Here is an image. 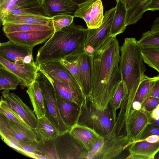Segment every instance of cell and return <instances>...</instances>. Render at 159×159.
Returning <instances> with one entry per match:
<instances>
[{
	"label": "cell",
	"mask_w": 159,
	"mask_h": 159,
	"mask_svg": "<svg viewBox=\"0 0 159 159\" xmlns=\"http://www.w3.org/2000/svg\"><path fill=\"white\" fill-rule=\"evenodd\" d=\"M118 41L111 37L92 55V91L88 99L97 109L107 108L121 81Z\"/></svg>",
	"instance_id": "1"
},
{
	"label": "cell",
	"mask_w": 159,
	"mask_h": 159,
	"mask_svg": "<svg viewBox=\"0 0 159 159\" xmlns=\"http://www.w3.org/2000/svg\"><path fill=\"white\" fill-rule=\"evenodd\" d=\"M87 29L73 23L55 31L52 37L39 48L36 55V65L60 60L72 53L84 50Z\"/></svg>",
	"instance_id": "2"
},
{
	"label": "cell",
	"mask_w": 159,
	"mask_h": 159,
	"mask_svg": "<svg viewBox=\"0 0 159 159\" xmlns=\"http://www.w3.org/2000/svg\"><path fill=\"white\" fill-rule=\"evenodd\" d=\"M142 45L135 38H126L120 48L119 68L124 92L135 94L146 70Z\"/></svg>",
	"instance_id": "3"
},
{
	"label": "cell",
	"mask_w": 159,
	"mask_h": 159,
	"mask_svg": "<svg viewBox=\"0 0 159 159\" xmlns=\"http://www.w3.org/2000/svg\"><path fill=\"white\" fill-rule=\"evenodd\" d=\"M117 118L116 112L109 104L102 111L86 99L82 107L77 124L91 128L103 137H112L116 136L115 128Z\"/></svg>",
	"instance_id": "4"
},
{
	"label": "cell",
	"mask_w": 159,
	"mask_h": 159,
	"mask_svg": "<svg viewBox=\"0 0 159 159\" xmlns=\"http://www.w3.org/2000/svg\"><path fill=\"white\" fill-rule=\"evenodd\" d=\"M36 80L39 82L44 98L45 116L58 131L60 136H62L71 128L65 123L61 117L56 100V91L52 84L41 71L39 70Z\"/></svg>",
	"instance_id": "5"
},
{
	"label": "cell",
	"mask_w": 159,
	"mask_h": 159,
	"mask_svg": "<svg viewBox=\"0 0 159 159\" xmlns=\"http://www.w3.org/2000/svg\"><path fill=\"white\" fill-rule=\"evenodd\" d=\"M132 144L126 135L103 137L88 152L87 159L114 158Z\"/></svg>",
	"instance_id": "6"
},
{
	"label": "cell",
	"mask_w": 159,
	"mask_h": 159,
	"mask_svg": "<svg viewBox=\"0 0 159 159\" xmlns=\"http://www.w3.org/2000/svg\"><path fill=\"white\" fill-rule=\"evenodd\" d=\"M115 12V7L105 11L101 25L98 28L87 29V33L84 50L92 55L111 37V30Z\"/></svg>",
	"instance_id": "7"
},
{
	"label": "cell",
	"mask_w": 159,
	"mask_h": 159,
	"mask_svg": "<svg viewBox=\"0 0 159 159\" xmlns=\"http://www.w3.org/2000/svg\"><path fill=\"white\" fill-rule=\"evenodd\" d=\"M0 67L11 72L21 81V88L28 87L36 80L39 72L34 61L30 63H17L9 61L0 57Z\"/></svg>",
	"instance_id": "8"
},
{
	"label": "cell",
	"mask_w": 159,
	"mask_h": 159,
	"mask_svg": "<svg viewBox=\"0 0 159 159\" xmlns=\"http://www.w3.org/2000/svg\"><path fill=\"white\" fill-rule=\"evenodd\" d=\"M104 16L101 0H89L79 4L74 16L83 19L88 28L90 29L99 28L102 23Z\"/></svg>",
	"instance_id": "9"
},
{
	"label": "cell",
	"mask_w": 159,
	"mask_h": 159,
	"mask_svg": "<svg viewBox=\"0 0 159 159\" xmlns=\"http://www.w3.org/2000/svg\"><path fill=\"white\" fill-rule=\"evenodd\" d=\"M150 114L142 109H132L125 121L126 135L133 143L140 139L147 125L150 123Z\"/></svg>",
	"instance_id": "10"
},
{
	"label": "cell",
	"mask_w": 159,
	"mask_h": 159,
	"mask_svg": "<svg viewBox=\"0 0 159 159\" xmlns=\"http://www.w3.org/2000/svg\"><path fill=\"white\" fill-rule=\"evenodd\" d=\"M33 48L9 40L0 44V57L12 62L30 63L34 61Z\"/></svg>",
	"instance_id": "11"
},
{
	"label": "cell",
	"mask_w": 159,
	"mask_h": 159,
	"mask_svg": "<svg viewBox=\"0 0 159 159\" xmlns=\"http://www.w3.org/2000/svg\"><path fill=\"white\" fill-rule=\"evenodd\" d=\"M1 99L4 100L24 121L34 129L37 126L38 120L32 111L19 97L11 93L9 89H4L2 92Z\"/></svg>",
	"instance_id": "12"
},
{
	"label": "cell",
	"mask_w": 159,
	"mask_h": 159,
	"mask_svg": "<svg viewBox=\"0 0 159 159\" xmlns=\"http://www.w3.org/2000/svg\"><path fill=\"white\" fill-rule=\"evenodd\" d=\"M38 66L39 71L59 80L84 95L74 77L60 61L44 62Z\"/></svg>",
	"instance_id": "13"
},
{
	"label": "cell",
	"mask_w": 159,
	"mask_h": 159,
	"mask_svg": "<svg viewBox=\"0 0 159 159\" xmlns=\"http://www.w3.org/2000/svg\"><path fill=\"white\" fill-rule=\"evenodd\" d=\"M54 30L16 32L5 34L9 40L32 48L48 41Z\"/></svg>",
	"instance_id": "14"
},
{
	"label": "cell",
	"mask_w": 159,
	"mask_h": 159,
	"mask_svg": "<svg viewBox=\"0 0 159 159\" xmlns=\"http://www.w3.org/2000/svg\"><path fill=\"white\" fill-rule=\"evenodd\" d=\"M69 133L88 152L103 137L91 128L77 124L71 128Z\"/></svg>",
	"instance_id": "15"
},
{
	"label": "cell",
	"mask_w": 159,
	"mask_h": 159,
	"mask_svg": "<svg viewBox=\"0 0 159 159\" xmlns=\"http://www.w3.org/2000/svg\"><path fill=\"white\" fill-rule=\"evenodd\" d=\"M41 5L48 17L67 15L74 16L79 5L70 0H40Z\"/></svg>",
	"instance_id": "16"
},
{
	"label": "cell",
	"mask_w": 159,
	"mask_h": 159,
	"mask_svg": "<svg viewBox=\"0 0 159 159\" xmlns=\"http://www.w3.org/2000/svg\"><path fill=\"white\" fill-rule=\"evenodd\" d=\"M56 98L62 120L67 126L71 128L77 123L82 106L66 100L57 92Z\"/></svg>",
	"instance_id": "17"
},
{
	"label": "cell",
	"mask_w": 159,
	"mask_h": 159,
	"mask_svg": "<svg viewBox=\"0 0 159 159\" xmlns=\"http://www.w3.org/2000/svg\"><path fill=\"white\" fill-rule=\"evenodd\" d=\"M128 159H154L159 152V142L150 143L136 141L132 143L128 150Z\"/></svg>",
	"instance_id": "18"
},
{
	"label": "cell",
	"mask_w": 159,
	"mask_h": 159,
	"mask_svg": "<svg viewBox=\"0 0 159 159\" xmlns=\"http://www.w3.org/2000/svg\"><path fill=\"white\" fill-rule=\"evenodd\" d=\"M43 73L52 84L57 92L61 97L81 106L84 105L86 98L82 93L59 80Z\"/></svg>",
	"instance_id": "19"
},
{
	"label": "cell",
	"mask_w": 159,
	"mask_h": 159,
	"mask_svg": "<svg viewBox=\"0 0 159 159\" xmlns=\"http://www.w3.org/2000/svg\"><path fill=\"white\" fill-rule=\"evenodd\" d=\"M80 68L83 93L87 99L92 91V55L84 51L80 58Z\"/></svg>",
	"instance_id": "20"
},
{
	"label": "cell",
	"mask_w": 159,
	"mask_h": 159,
	"mask_svg": "<svg viewBox=\"0 0 159 159\" xmlns=\"http://www.w3.org/2000/svg\"><path fill=\"white\" fill-rule=\"evenodd\" d=\"M0 20L2 25L11 24L52 25L51 18L41 16L18 15L7 13L0 19Z\"/></svg>",
	"instance_id": "21"
},
{
	"label": "cell",
	"mask_w": 159,
	"mask_h": 159,
	"mask_svg": "<svg viewBox=\"0 0 159 159\" xmlns=\"http://www.w3.org/2000/svg\"><path fill=\"white\" fill-rule=\"evenodd\" d=\"M26 91L38 119L45 115L44 98L38 81L36 80L28 87Z\"/></svg>",
	"instance_id": "22"
},
{
	"label": "cell",
	"mask_w": 159,
	"mask_h": 159,
	"mask_svg": "<svg viewBox=\"0 0 159 159\" xmlns=\"http://www.w3.org/2000/svg\"><path fill=\"white\" fill-rule=\"evenodd\" d=\"M2 116L8 130L16 140H37V136L34 129L12 121Z\"/></svg>",
	"instance_id": "23"
},
{
	"label": "cell",
	"mask_w": 159,
	"mask_h": 159,
	"mask_svg": "<svg viewBox=\"0 0 159 159\" xmlns=\"http://www.w3.org/2000/svg\"><path fill=\"white\" fill-rule=\"evenodd\" d=\"M127 9L121 0L117 2L111 30V37H116L126 29L125 20Z\"/></svg>",
	"instance_id": "24"
},
{
	"label": "cell",
	"mask_w": 159,
	"mask_h": 159,
	"mask_svg": "<svg viewBox=\"0 0 159 159\" xmlns=\"http://www.w3.org/2000/svg\"><path fill=\"white\" fill-rule=\"evenodd\" d=\"M38 120L37 126L34 130L41 140H53L60 136L58 131L45 116Z\"/></svg>",
	"instance_id": "25"
},
{
	"label": "cell",
	"mask_w": 159,
	"mask_h": 159,
	"mask_svg": "<svg viewBox=\"0 0 159 159\" xmlns=\"http://www.w3.org/2000/svg\"><path fill=\"white\" fill-rule=\"evenodd\" d=\"M84 51L83 49L78 50L59 60L72 75L83 93L82 82L80 72V58Z\"/></svg>",
	"instance_id": "26"
},
{
	"label": "cell",
	"mask_w": 159,
	"mask_h": 159,
	"mask_svg": "<svg viewBox=\"0 0 159 159\" xmlns=\"http://www.w3.org/2000/svg\"><path fill=\"white\" fill-rule=\"evenodd\" d=\"M152 0H138L131 8L127 10L126 25L136 23L142 17Z\"/></svg>",
	"instance_id": "27"
},
{
	"label": "cell",
	"mask_w": 159,
	"mask_h": 159,
	"mask_svg": "<svg viewBox=\"0 0 159 159\" xmlns=\"http://www.w3.org/2000/svg\"><path fill=\"white\" fill-rule=\"evenodd\" d=\"M40 5V0H0V17L11 8H30Z\"/></svg>",
	"instance_id": "28"
},
{
	"label": "cell",
	"mask_w": 159,
	"mask_h": 159,
	"mask_svg": "<svg viewBox=\"0 0 159 159\" xmlns=\"http://www.w3.org/2000/svg\"><path fill=\"white\" fill-rule=\"evenodd\" d=\"M3 30L5 34L16 32L54 30L52 25L5 24Z\"/></svg>",
	"instance_id": "29"
},
{
	"label": "cell",
	"mask_w": 159,
	"mask_h": 159,
	"mask_svg": "<svg viewBox=\"0 0 159 159\" xmlns=\"http://www.w3.org/2000/svg\"><path fill=\"white\" fill-rule=\"evenodd\" d=\"M21 81L11 72L0 67V89L15 90Z\"/></svg>",
	"instance_id": "30"
},
{
	"label": "cell",
	"mask_w": 159,
	"mask_h": 159,
	"mask_svg": "<svg viewBox=\"0 0 159 159\" xmlns=\"http://www.w3.org/2000/svg\"><path fill=\"white\" fill-rule=\"evenodd\" d=\"M159 78V75L150 77L145 75L136 92L134 101L140 102L141 104L148 97L149 91L155 81Z\"/></svg>",
	"instance_id": "31"
},
{
	"label": "cell",
	"mask_w": 159,
	"mask_h": 159,
	"mask_svg": "<svg viewBox=\"0 0 159 159\" xmlns=\"http://www.w3.org/2000/svg\"><path fill=\"white\" fill-rule=\"evenodd\" d=\"M0 134L2 139L9 146L22 153V150L16 140L11 134L7 127L2 115L0 114Z\"/></svg>",
	"instance_id": "32"
},
{
	"label": "cell",
	"mask_w": 159,
	"mask_h": 159,
	"mask_svg": "<svg viewBox=\"0 0 159 159\" xmlns=\"http://www.w3.org/2000/svg\"><path fill=\"white\" fill-rule=\"evenodd\" d=\"M142 55L145 63L155 69L159 73V50L153 48H143Z\"/></svg>",
	"instance_id": "33"
},
{
	"label": "cell",
	"mask_w": 159,
	"mask_h": 159,
	"mask_svg": "<svg viewBox=\"0 0 159 159\" xmlns=\"http://www.w3.org/2000/svg\"><path fill=\"white\" fill-rule=\"evenodd\" d=\"M7 13L18 15L41 16L48 17L44 9L41 5L35 7L30 8H11L7 10L3 16Z\"/></svg>",
	"instance_id": "34"
},
{
	"label": "cell",
	"mask_w": 159,
	"mask_h": 159,
	"mask_svg": "<svg viewBox=\"0 0 159 159\" xmlns=\"http://www.w3.org/2000/svg\"><path fill=\"white\" fill-rule=\"evenodd\" d=\"M0 113L12 121L19 123L27 128H31L26 124L4 100L1 99L0 103Z\"/></svg>",
	"instance_id": "35"
},
{
	"label": "cell",
	"mask_w": 159,
	"mask_h": 159,
	"mask_svg": "<svg viewBox=\"0 0 159 159\" xmlns=\"http://www.w3.org/2000/svg\"><path fill=\"white\" fill-rule=\"evenodd\" d=\"M138 41L143 48H153L159 50V35L152 34L150 30L143 33Z\"/></svg>",
	"instance_id": "36"
},
{
	"label": "cell",
	"mask_w": 159,
	"mask_h": 159,
	"mask_svg": "<svg viewBox=\"0 0 159 159\" xmlns=\"http://www.w3.org/2000/svg\"><path fill=\"white\" fill-rule=\"evenodd\" d=\"M19 145L22 150V154L33 158L34 154L43 155L42 152L38 148L37 140L18 141Z\"/></svg>",
	"instance_id": "37"
},
{
	"label": "cell",
	"mask_w": 159,
	"mask_h": 159,
	"mask_svg": "<svg viewBox=\"0 0 159 159\" xmlns=\"http://www.w3.org/2000/svg\"><path fill=\"white\" fill-rule=\"evenodd\" d=\"M72 16L61 15L51 18V24L55 31H58L73 23L74 18Z\"/></svg>",
	"instance_id": "38"
},
{
	"label": "cell",
	"mask_w": 159,
	"mask_h": 159,
	"mask_svg": "<svg viewBox=\"0 0 159 159\" xmlns=\"http://www.w3.org/2000/svg\"><path fill=\"white\" fill-rule=\"evenodd\" d=\"M124 89L123 82H120L114 91L109 104L115 111L120 108L124 94Z\"/></svg>",
	"instance_id": "39"
},
{
	"label": "cell",
	"mask_w": 159,
	"mask_h": 159,
	"mask_svg": "<svg viewBox=\"0 0 159 159\" xmlns=\"http://www.w3.org/2000/svg\"><path fill=\"white\" fill-rule=\"evenodd\" d=\"M159 104V98L149 97L147 98L142 104L141 108L148 112H151L156 108Z\"/></svg>",
	"instance_id": "40"
},
{
	"label": "cell",
	"mask_w": 159,
	"mask_h": 159,
	"mask_svg": "<svg viewBox=\"0 0 159 159\" xmlns=\"http://www.w3.org/2000/svg\"><path fill=\"white\" fill-rule=\"evenodd\" d=\"M152 135H159V126L150 123L146 126L139 140H141Z\"/></svg>",
	"instance_id": "41"
},
{
	"label": "cell",
	"mask_w": 159,
	"mask_h": 159,
	"mask_svg": "<svg viewBox=\"0 0 159 159\" xmlns=\"http://www.w3.org/2000/svg\"><path fill=\"white\" fill-rule=\"evenodd\" d=\"M154 97L159 99V78L154 82L149 92L148 97Z\"/></svg>",
	"instance_id": "42"
},
{
	"label": "cell",
	"mask_w": 159,
	"mask_h": 159,
	"mask_svg": "<svg viewBox=\"0 0 159 159\" xmlns=\"http://www.w3.org/2000/svg\"><path fill=\"white\" fill-rule=\"evenodd\" d=\"M150 31L153 34L159 35V16L154 21Z\"/></svg>",
	"instance_id": "43"
},
{
	"label": "cell",
	"mask_w": 159,
	"mask_h": 159,
	"mask_svg": "<svg viewBox=\"0 0 159 159\" xmlns=\"http://www.w3.org/2000/svg\"><path fill=\"white\" fill-rule=\"evenodd\" d=\"M159 10V0H152L147 9V11Z\"/></svg>",
	"instance_id": "44"
},
{
	"label": "cell",
	"mask_w": 159,
	"mask_h": 159,
	"mask_svg": "<svg viewBox=\"0 0 159 159\" xmlns=\"http://www.w3.org/2000/svg\"><path fill=\"white\" fill-rule=\"evenodd\" d=\"M124 3L127 10L133 6L138 0H121Z\"/></svg>",
	"instance_id": "45"
},
{
	"label": "cell",
	"mask_w": 159,
	"mask_h": 159,
	"mask_svg": "<svg viewBox=\"0 0 159 159\" xmlns=\"http://www.w3.org/2000/svg\"><path fill=\"white\" fill-rule=\"evenodd\" d=\"M132 109L139 110L141 109V104L138 102L134 101L132 104Z\"/></svg>",
	"instance_id": "46"
},
{
	"label": "cell",
	"mask_w": 159,
	"mask_h": 159,
	"mask_svg": "<svg viewBox=\"0 0 159 159\" xmlns=\"http://www.w3.org/2000/svg\"><path fill=\"white\" fill-rule=\"evenodd\" d=\"M73 2L78 4H80L83 3L89 0H70Z\"/></svg>",
	"instance_id": "47"
},
{
	"label": "cell",
	"mask_w": 159,
	"mask_h": 159,
	"mask_svg": "<svg viewBox=\"0 0 159 159\" xmlns=\"http://www.w3.org/2000/svg\"><path fill=\"white\" fill-rule=\"evenodd\" d=\"M151 123L154 124L159 126V119L156 120L152 122Z\"/></svg>",
	"instance_id": "48"
},
{
	"label": "cell",
	"mask_w": 159,
	"mask_h": 159,
	"mask_svg": "<svg viewBox=\"0 0 159 159\" xmlns=\"http://www.w3.org/2000/svg\"><path fill=\"white\" fill-rule=\"evenodd\" d=\"M154 159H159V155H158L156 157H155Z\"/></svg>",
	"instance_id": "49"
},
{
	"label": "cell",
	"mask_w": 159,
	"mask_h": 159,
	"mask_svg": "<svg viewBox=\"0 0 159 159\" xmlns=\"http://www.w3.org/2000/svg\"><path fill=\"white\" fill-rule=\"evenodd\" d=\"M116 0V2H117V1H118L119 0Z\"/></svg>",
	"instance_id": "50"
}]
</instances>
